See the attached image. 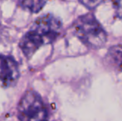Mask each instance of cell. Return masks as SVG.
Listing matches in <instances>:
<instances>
[{
	"instance_id": "1",
	"label": "cell",
	"mask_w": 122,
	"mask_h": 121,
	"mask_svg": "<svg viewBox=\"0 0 122 121\" xmlns=\"http://www.w3.org/2000/svg\"><path fill=\"white\" fill-rule=\"evenodd\" d=\"M61 22L51 14L38 18L23 37L20 47L27 57H30L40 47L54 42L61 34Z\"/></svg>"
},
{
	"instance_id": "2",
	"label": "cell",
	"mask_w": 122,
	"mask_h": 121,
	"mask_svg": "<svg viewBox=\"0 0 122 121\" xmlns=\"http://www.w3.org/2000/svg\"><path fill=\"white\" fill-rule=\"evenodd\" d=\"M73 29L76 36L90 48H101L106 43V31L92 14L79 17L74 23Z\"/></svg>"
},
{
	"instance_id": "3",
	"label": "cell",
	"mask_w": 122,
	"mask_h": 121,
	"mask_svg": "<svg viewBox=\"0 0 122 121\" xmlns=\"http://www.w3.org/2000/svg\"><path fill=\"white\" fill-rule=\"evenodd\" d=\"M21 121H47V111L41 96L35 91H27L18 106Z\"/></svg>"
},
{
	"instance_id": "4",
	"label": "cell",
	"mask_w": 122,
	"mask_h": 121,
	"mask_svg": "<svg viewBox=\"0 0 122 121\" xmlns=\"http://www.w3.org/2000/svg\"><path fill=\"white\" fill-rule=\"evenodd\" d=\"M19 76V69L16 61L8 56L0 55V80L4 84H14Z\"/></svg>"
},
{
	"instance_id": "5",
	"label": "cell",
	"mask_w": 122,
	"mask_h": 121,
	"mask_svg": "<svg viewBox=\"0 0 122 121\" xmlns=\"http://www.w3.org/2000/svg\"><path fill=\"white\" fill-rule=\"evenodd\" d=\"M107 66L116 71H122V46L115 45L110 47L105 57Z\"/></svg>"
},
{
	"instance_id": "6",
	"label": "cell",
	"mask_w": 122,
	"mask_h": 121,
	"mask_svg": "<svg viewBox=\"0 0 122 121\" xmlns=\"http://www.w3.org/2000/svg\"><path fill=\"white\" fill-rule=\"evenodd\" d=\"M19 1L25 9L32 13H37L43 8L47 0H19Z\"/></svg>"
},
{
	"instance_id": "7",
	"label": "cell",
	"mask_w": 122,
	"mask_h": 121,
	"mask_svg": "<svg viewBox=\"0 0 122 121\" xmlns=\"http://www.w3.org/2000/svg\"><path fill=\"white\" fill-rule=\"evenodd\" d=\"M113 5L116 16L122 20V0H113Z\"/></svg>"
},
{
	"instance_id": "8",
	"label": "cell",
	"mask_w": 122,
	"mask_h": 121,
	"mask_svg": "<svg viewBox=\"0 0 122 121\" xmlns=\"http://www.w3.org/2000/svg\"><path fill=\"white\" fill-rule=\"evenodd\" d=\"M79 1H80L84 6L86 7V8H95L97 4H99L101 0H79Z\"/></svg>"
}]
</instances>
